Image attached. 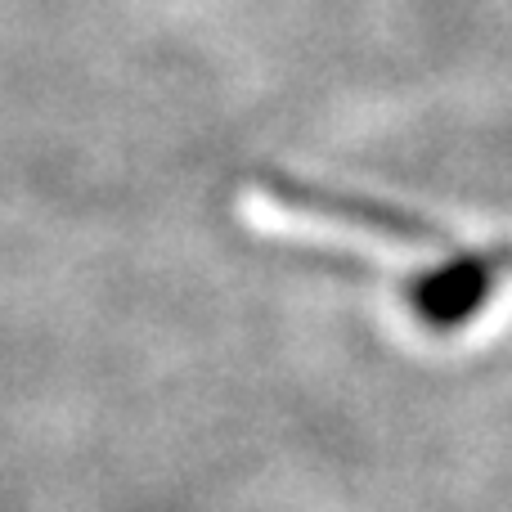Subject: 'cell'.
Here are the masks:
<instances>
[{
  "instance_id": "cell-1",
  "label": "cell",
  "mask_w": 512,
  "mask_h": 512,
  "mask_svg": "<svg viewBox=\"0 0 512 512\" xmlns=\"http://www.w3.org/2000/svg\"><path fill=\"white\" fill-rule=\"evenodd\" d=\"M256 194L283 221L342 234V243H310V252L333 256L378 283L387 306L400 315L396 328L414 346L450 351L490 333L495 324L490 315L512 279V243H495V248L459 243L414 212L301 185L288 176L256 180Z\"/></svg>"
}]
</instances>
